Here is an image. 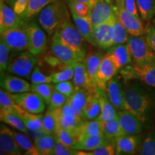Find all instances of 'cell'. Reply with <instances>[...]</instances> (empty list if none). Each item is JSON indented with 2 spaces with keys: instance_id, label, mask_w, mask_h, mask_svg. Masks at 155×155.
I'll return each instance as SVG.
<instances>
[{
  "instance_id": "cell-1",
  "label": "cell",
  "mask_w": 155,
  "mask_h": 155,
  "mask_svg": "<svg viewBox=\"0 0 155 155\" xmlns=\"http://www.w3.org/2000/svg\"><path fill=\"white\" fill-rule=\"evenodd\" d=\"M127 110L137 116L146 127L151 119L153 107L150 95L140 86L133 84L124 90Z\"/></svg>"
},
{
  "instance_id": "cell-2",
  "label": "cell",
  "mask_w": 155,
  "mask_h": 155,
  "mask_svg": "<svg viewBox=\"0 0 155 155\" xmlns=\"http://www.w3.org/2000/svg\"><path fill=\"white\" fill-rule=\"evenodd\" d=\"M70 19V12L63 0H56L39 13L38 22L41 28L50 35L65 21Z\"/></svg>"
},
{
  "instance_id": "cell-3",
  "label": "cell",
  "mask_w": 155,
  "mask_h": 155,
  "mask_svg": "<svg viewBox=\"0 0 155 155\" xmlns=\"http://www.w3.org/2000/svg\"><path fill=\"white\" fill-rule=\"evenodd\" d=\"M36 63L35 55L29 50L15 52L9 57L7 71L11 74L30 79Z\"/></svg>"
},
{
  "instance_id": "cell-4",
  "label": "cell",
  "mask_w": 155,
  "mask_h": 155,
  "mask_svg": "<svg viewBox=\"0 0 155 155\" xmlns=\"http://www.w3.org/2000/svg\"><path fill=\"white\" fill-rule=\"evenodd\" d=\"M52 40L75 49H84L83 42L85 39L75 25L71 22V19L63 22L55 30Z\"/></svg>"
},
{
  "instance_id": "cell-5",
  "label": "cell",
  "mask_w": 155,
  "mask_h": 155,
  "mask_svg": "<svg viewBox=\"0 0 155 155\" xmlns=\"http://www.w3.org/2000/svg\"><path fill=\"white\" fill-rule=\"evenodd\" d=\"M127 44L135 64L143 65L155 62V51L150 47L144 35L130 36Z\"/></svg>"
},
{
  "instance_id": "cell-6",
  "label": "cell",
  "mask_w": 155,
  "mask_h": 155,
  "mask_svg": "<svg viewBox=\"0 0 155 155\" xmlns=\"http://www.w3.org/2000/svg\"><path fill=\"white\" fill-rule=\"evenodd\" d=\"M121 75L127 80L137 79L155 88V62L143 65H128L122 70Z\"/></svg>"
},
{
  "instance_id": "cell-7",
  "label": "cell",
  "mask_w": 155,
  "mask_h": 155,
  "mask_svg": "<svg viewBox=\"0 0 155 155\" xmlns=\"http://www.w3.org/2000/svg\"><path fill=\"white\" fill-rule=\"evenodd\" d=\"M50 50L52 55L65 66L75 62H83L87 55L86 49H75L54 40H52Z\"/></svg>"
},
{
  "instance_id": "cell-8",
  "label": "cell",
  "mask_w": 155,
  "mask_h": 155,
  "mask_svg": "<svg viewBox=\"0 0 155 155\" xmlns=\"http://www.w3.org/2000/svg\"><path fill=\"white\" fill-rule=\"evenodd\" d=\"M23 28L26 31L28 38V50L34 55L42 53L47 45V37L35 21L24 25Z\"/></svg>"
},
{
  "instance_id": "cell-9",
  "label": "cell",
  "mask_w": 155,
  "mask_h": 155,
  "mask_svg": "<svg viewBox=\"0 0 155 155\" xmlns=\"http://www.w3.org/2000/svg\"><path fill=\"white\" fill-rule=\"evenodd\" d=\"M13 99L23 109L33 114H42L45 109L46 102L40 95L33 91L11 94Z\"/></svg>"
},
{
  "instance_id": "cell-10",
  "label": "cell",
  "mask_w": 155,
  "mask_h": 155,
  "mask_svg": "<svg viewBox=\"0 0 155 155\" xmlns=\"http://www.w3.org/2000/svg\"><path fill=\"white\" fill-rule=\"evenodd\" d=\"M116 8V7H115ZM117 18L116 13L107 22L102 23L94 28L93 32V45L108 49L113 47L112 44V30L114 22Z\"/></svg>"
},
{
  "instance_id": "cell-11",
  "label": "cell",
  "mask_w": 155,
  "mask_h": 155,
  "mask_svg": "<svg viewBox=\"0 0 155 155\" xmlns=\"http://www.w3.org/2000/svg\"><path fill=\"white\" fill-rule=\"evenodd\" d=\"M58 121V127L76 130L83 121V118L68 103L61 108L53 109Z\"/></svg>"
},
{
  "instance_id": "cell-12",
  "label": "cell",
  "mask_w": 155,
  "mask_h": 155,
  "mask_svg": "<svg viewBox=\"0 0 155 155\" xmlns=\"http://www.w3.org/2000/svg\"><path fill=\"white\" fill-rule=\"evenodd\" d=\"M116 13L118 19L131 36H142L144 35L145 28L139 19V17L134 15L127 10L125 7L117 8Z\"/></svg>"
},
{
  "instance_id": "cell-13",
  "label": "cell",
  "mask_w": 155,
  "mask_h": 155,
  "mask_svg": "<svg viewBox=\"0 0 155 155\" xmlns=\"http://www.w3.org/2000/svg\"><path fill=\"white\" fill-rule=\"evenodd\" d=\"M1 40L5 42L12 51L18 52L28 50V35L23 27L2 32Z\"/></svg>"
},
{
  "instance_id": "cell-14",
  "label": "cell",
  "mask_w": 155,
  "mask_h": 155,
  "mask_svg": "<svg viewBox=\"0 0 155 155\" xmlns=\"http://www.w3.org/2000/svg\"><path fill=\"white\" fill-rule=\"evenodd\" d=\"M117 118L125 134L139 135L145 127L141 119L128 110H119Z\"/></svg>"
},
{
  "instance_id": "cell-15",
  "label": "cell",
  "mask_w": 155,
  "mask_h": 155,
  "mask_svg": "<svg viewBox=\"0 0 155 155\" xmlns=\"http://www.w3.org/2000/svg\"><path fill=\"white\" fill-rule=\"evenodd\" d=\"M118 71L119 69L116 68L111 55L108 53L104 56L96 75V85L98 88L105 91L108 83L113 78Z\"/></svg>"
},
{
  "instance_id": "cell-16",
  "label": "cell",
  "mask_w": 155,
  "mask_h": 155,
  "mask_svg": "<svg viewBox=\"0 0 155 155\" xmlns=\"http://www.w3.org/2000/svg\"><path fill=\"white\" fill-rule=\"evenodd\" d=\"M25 25L24 19L15 12L10 6L1 2L0 7V31L2 32L11 29L22 28Z\"/></svg>"
},
{
  "instance_id": "cell-17",
  "label": "cell",
  "mask_w": 155,
  "mask_h": 155,
  "mask_svg": "<svg viewBox=\"0 0 155 155\" xmlns=\"http://www.w3.org/2000/svg\"><path fill=\"white\" fill-rule=\"evenodd\" d=\"M115 6L110 5L105 0H96L91 13L93 27L98 26L109 20L115 15Z\"/></svg>"
},
{
  "instance_id": "cell-18",
  "label": "cell",
  "mask_w": 155,
  "mask_h": 155,
  "mask_svg": "<svg viewBox=\"0 0 155 155\" xmlns=\"http://www.w3.org/2000/svg\"><path fill=\"white\" fill-rule=\"evenodd\" d=\"M0 130V152L1 154L10 155H19L23 154V151L17 144L12 134V130L5 124H1Z\"/></svg>"
},
{
  "instance_id": "cell-19",
  "label": "cell",
  "mask_w": 155,
  "mask_h": 155,
  "mask_svg": "<svg viewBox=\"0 0 155 155\" xmlns=\"http://www.w3.org/2000/svg\"><path fill=\"white\" fill-rule=\"evenodd\" d=\"M106 94L109 98L110 101L118 110H127L124 92L122 89L121 83L116 77H114L109 82L105 90Z\"/></svg>"
},
{
  "instance_id": "cell-20",
  "label": "cell",
  "mask_w": 155,
  "mask_h": 155,
  "mask_svg": "<svg viewBox=\"0 0 155 155\" xmlns=\"http://www.w3.org/2000/svg\"><path fill=\"white\" fill-rule=\"evenodd\" d=\"M1 86L11 94H19L30 91L31 85L19 76L9 74L1 75Z\"/></svg>"
},
{
  "instance_id": "cell-21",
  "label": "cell",
  "mask_w": 155,
  "mask_h": 155,
  "mask_svg": "<svg viewBox=\"0 0 155 155\" xmlns=\"http://www.w3.org/2000/svg\"><path fill=\"white\" fill-rule=\"evenodd\" d=\"M141 138L138 135L124 134L116 139V154H134Z\"/></svg>"
},
{
  "instance_id": "cell-22",
  "label": "cell",
  "mask_w": 155,
  "mask_h": 155,
  "mask_svg": "<svg viewBox=\"0 0 155 155\" xmlns=\"http://www.w3.org/2000/svg\"><path fill=\"white\" fill-rule=\"evenodd\" d=\"M104 56L98 52L91 51L85 58L83 63L86 68V73L88 74L89 81L93 88L97 91L98 87L96 85V75L98 73V68Z\"/></svg>"
},
{
  "instance_id": "cell-23",
  "label": "cell",
  "mask_w": 155,
  "mask_h": 155,
  "mask_svg": "<svg viewBox=\"0 0 155 155\" xmlns=\"http://www.w3.org/2000/svg\"><path fill=\"white\" fill-rule=\"evenodd\" d=\"M108 54L119 70L129 65L133 61L130 50L127 43L113 46Z\"/></svg>"
},
{
  "instance_id": "cell-24",
  "label": "cell",
  "mask_w": 155,
  "mask_h": 155,
  "mask_svg": "<svg viewBox=\"0 0 155 155\" xmlns=\"http://www.w3.org/2000/svg\"><path fill=\"white\" fill-rule=\"evenodd\" d=\"M91 91L83 88L75 87L73 94L68 98L67 103L72 107L74 111L83 118V111Z\"/></svg>"
},
{
  "instance_id": "cell-25",
  "label": "cell",
  "mask_w": 155,
  "mask_h": 155,
  "mask_svg": "<svg viewBox=\"0 0 155 155\" xmlns=\"http://www.w3.org/2000/svg\"><path fill=\"white\" fill-rule=\"evenodd\" d=\"M14 111L18 114L24 122L27 129L30 130H43L42 129V118L41 114H33L23 109L19 105L14 108Z\"/></svg>"
},
{
  "instance_id": "cell-26",
  "label": "cell",
  "mask_w": 155,
  "mask_h": 155,
  "mask_svg": "<svg viewBox=\"0 0 155 155\" xmlns=\"http://www.w3.org/2000/svg\"><path fill=\"white\" fill-rule=\"evenodd\" d=\"M96 91L98 94L101 104V114L97 120L104 121L115 119L117 116V112L116 111V108L110 101L105 91L98 88Z\"/></svg>"
},
{
  "instance_id": "cell-27",
  "label": "cell",
  "mask_w": 155,
  "mask_h": 155,
  "mask_svg": "<svg viewBox=\"0 0 155 155\" xmlns=\"http://www.w3.org/2000/svg\"><path fill=\"white\" fill-rule=\"evenodd\" d=\"M74 75L73 78V83L75 87L86 88L91 92H96V90L93 88L89 81L88 74L86 73L83 62H75L73 63Z\"/></svg>"
},
{
  "instance_id": "cell-28",
  "label": "cell",
  "mask_w": 155,
  "mask_h": 155,
  "mask_svg": "<svg viewBox=\"0 0 155 155\" xmlns=\"http://www.w3.org/2000/svg\"><path fill=\"white\" fill-rule=\"evenodd\" d=\"M0 118L2 122L9 125L13 129L28 134V129L26 126L14 109L0 108Z\"/></svg>"
},
{
  "instance_id": "cell-29",
  "label": "cell",
  "mask_w": 155,
  "mask_h": 155,
  "mask_svg": "<svg viewBox=\"0 0 155 155\" xmlns=\"http://www.w3.org/2000/svg\"><path fill=\"white\" fill-rule=\"evenodd\" d=\"M101 114V104L98 94L91 92L83 111V119L87 120L97 119Z\"/></svg>"
},
{
  "instance_id": "cell-30",
  "label": "cell",
  "mask_w": 155,
  "mask_h": 155,
  "mask_svg": "<svg viewBox=\"0 0 155 155\" xmlns=\"http://www.w3.org/2000/svg\"><path fill=\"white\" fill-rule=\"evenodd\" d=\"M79 139L84 137L104 136L101 121L97 119L83 121L77 129Z\"/></svg>"
},
{
  "instance_id": "cell-31",
  "label": "cell",
  "mask_w": 155,
  "mask_h": 155,
  "mask_svg": "<svg viewBox=\"0 0 155 155\" xmlns=\"http://www.w3.org/2000/svg\"><path fill=\"white\" fill-rule=\"evenodd\" d=\"M73 19L79 32L82 35L85 40L93 45V32H94V27H93L91 16L89 17H79L76 15L71 13Z\"/></svg>"
},
{
  "instance_id": "cell-32",
  "label": "cell",
  "mask_w": 155,
  "mask_h": 155,
  "mask_svg": "<svg viewBox=\"0 0 155 155\" xmlns=\"http://www.w3.org/2000/svg\"><path fill=\"white\" fill-rule=\"evenodd\" d=\"M104 136L108 141L115 143L116 139L125 134L122 130L117 116L109 121H101Z\"/></svg>"
},
{
  "instance_id": "cell-33",
  "label": "cell",
  "mask_w": 155,
  "mask_h": 155,
  "mask_svg": "<svg viewBox=\"0 0 155 155\" xmlns=\"http://www.w3.org/2000/svg\"><path fill=\"white\" fill-rule=\"evenodd\" d=\"M108 141L104 136L100 137H84L79 139L78 143L73 147L74 150L84 151V152H91L96 147Z\"/></svg>"
},
{
  "instance_id": "cell-34",
  "label": "cell",
  "mask_w": 155,
  "mask_h": 155,
  "mask_svg": "<svg viewBox=\"0 0 155 155\" xmlns=\"http://www.w3.org/2000/svg\"><path fill=\"white\" fill-rule=\"evenodd\" d=\"M56 141L55 134H45L34 140L35 144L40 155H52Z\"/></svg>"
},
{
  "instance_id": "cell-35",
  "label": "cell",
  "mask_w": 155,
  "mask_h": 155,
  "mask_svg": "<svg viewBox=\"0 0 155 155\" xmlns=\"http://www.w3.org/2000/svg\"><path fill=\"white\" fill-rule=\"evenodd\" d=\"M12 134L16 139L19 147L22 149L25 154L29 155H40L39 152L37 150L35 142L33 143L30 137L25 133L19 132L15 130H12Z\"/></svg>"
},
{
  "instance_id": "cell-36",
  "label": "cell",
  "mask_w": 155,
  "mask_h": 155,
  "mask_svg": "<svg viewBox=\"0 0 155 155\" xmlns=\"http://www.w3.org/2000/svg\"><path fill=\"white\" fill-rule=\"evenodd\" d=\"M56 139L61 141L65 146L73 147L79 141V136L76 130L65 129V128L58 127L55 132Z\"/></svg>"
},
{
  "instance_id": "cell-37",
  "label": "cell",
  "mask_w": 155,
  "mask_h": 155,
  "mask_svg": "<svg viewBox=\"0 0 155 155\" xmlns=\"http://www.w3.org/2000/svg\"><path fill=\"white\" fill-rule=\"evenodd\" d=\"M55 1L56 0H30L26 10L20 17L24 20L32 18L35 15L39 14L45 7Z\"/></svg>"
},
{
  "instance_id": "cell-38",
  "label": "cell",
  "mask_w": 155,
  "mask_h": 155,
  "mask_svg": "<svg viewBox=\"0 0 155 155\" xmlns=\"http://www.w3.org/2000/svg\"><path fill=\"white\" fill-rule=\"evenodd\" d=\"M137 152L141 155H155V131L147 133L140 139Z\"/></svg>"
},
{
  "instance_id": "cell-39",
  "label": "cell",
  "mask_w": 155,
  "mask_h": 155,
  "mask_svg": "<svg viewBox=\"0 0 155 155\" xmlns=\"http://www.w3.org/2000/svg\"><path fill=\"white\" fill-rule=\"evenodd\" d=\"M129 34L128 33L126 28L117 17L114 22L113 30H112V44H113V46L127 43L128 39L129 38Z\"/></svg>"
},
{
  "instance_id": "cell-40",
  "label": "cell",
  "mask_w": 155,
  "mask_h": 155,
  "mask_svg": "<svg viewBox=\"0 0 155 155\" xmlns=\"http://www.w3.org/2000/svg\"><path fill=\"white\" fill-rule=\"evenodd\" d=\"M137 8L141 18L150 21L155 16V0H137Z\"/></svg>"
},
{
  "instance_id": "cell-41",
  "label": "cell",
  "mask_w": 155,
  "mask_h": 155,
  "mask_svg": "<svg viewBox=\"0 0 155 155\" xmlns=\"http://www.w3.org/2000/svg\"><path fill=\"white\" fill-rule=\"evenodd\" d=\"M31 91H33L40 95L46 102L49 104L53 93L55 91V86L50 83H39L31 85Z\"/></svg>"
},
{
  "instance_id": "cell-42",
  "label": "cell",
  "mask_w": 155,
  "mask_h": 155,
  "mask_svg": "<svg viewBox=\"0 0 155 155\" xmlns=\"http://www.w3.org/2000/svg\"><path fill=\"white\" fill-rule=\"evenodd\" d=\"M68 5L71 10V13H73L79 17L91 16L92 7L88 4L75 0H68Z\"/></svg>"
},
{
  "instance_id": "cell-43",
  "label": "cell",
  "mask_w": 155,
  "mask_h": 155,
  "mask_svg": "<svg viewBox=\"0 0 155 155\" xmlns=\"http://www.w3.org/2000/svg\"><path fill=\"white\" fill-rule=\"evenodd\" d=\"M58 128L57 118L53 110L48 108L42 118V129L48 134H55Z\"/></svg>"
},
{
  "instance_id": "cell-44",
  "label": "cell",
  "mask_w": 155,
  "mask_h": 155,
  "mask_svg": "<svg viewBox=\"0 0 155 155\" xmlns=\"http://www.w3.org/2000/svg\"><path fill=\"white\" fill-rule=\"evenodd\" d=\"M73 75H74V68L73 63L66 65L61 71L52 73L50 76L52 78V83H57L71 80L73 79Z\"/></svg>"
},
{
  "instance_id": "cell-45",
  "label": "cell",
  "mask_w": 155,
  "mask_h": 155,
  "mask_svg": "<svg viewBox=\"0 0 155 155\" xmlns=\"http://www.w3.org/2000/svg\"><path fill=\"white\" fill-rule=\"evenodd\" d=\"M84 155H114L116 154V145L112 141L104 143L91 152H85L80 150V154Z\"/></svg>"
},
{
  "instance_id": "cell-46",
  "label": "cell",
  "mask_w": 155,
  "mask_h": 155,
  "mask_svg": "<svg viewBox=\"0 0 155 155\" xmlns=\"http://www.w3.org/2000/svg\"><path fill=\"white\" fill-rule=\"evenodd\" d=\"M10 48L2 40H0V71L1 75L7 71L9 59L10 57Z\"/></svg>"
},
{
  "instance_id": "cell-47",
  "label": "cell",
  "mask_w": 155,
  "mask_h": 155,
  "mask_svg": "<svg viewBox=\"0 0 155 155\" xmlns=\"http://www.w3.org/2000/svg\"><path fill=\"white\" fill-rule=\"evenodd\" d=\"M18 106L9 93L2 88L0 90V108L14 109Z\"/></svg>"
},
{
  "instance_id": "cell-48",
  "label": "cell",
  "mask_w": 155,
  "mask_h": 155,
  "mask_svg": "<svg viewBox=\"0 0 155 155\" xmlns=\"http://www.w3.org/2000/svg\"><path fill=\"white\" fill-rule=\"evenodd\" d=\"M30 81L32 84H39V83H53L51 76L45 75L42 73L39 66H35L30 76Z\"/></svg>"
},
{
  "instance_id": "cell-49",
  "label": "cell",
  "mask_w": 155,
  "mask_h": 155,
  "mask_svg": "<svg viewBox=\"0 0 155 155\" xmlns=\"http://www.w3.org/2000/svg\"><path fill=\"white\" fill-rule=\"evenodd\" d=\"M68 97L55 89L49 103L50 109H56L63 106L67 103Z\"/></svg>"
},
{
  "instance_id": "cell-50",
  "label": "cell",
  "mask_w": 155,
  "mask_h": 155,
  "mask_svg": "<svg viewBox=\"0 0 155 155\" xmlns=\"http://www.w3.org/2000/svg\"><path fill=\"white\" fill-rule=\"evenodd\" d=\"M79 154L80 150H74L72 147L65 146L56 139L55 147L52 155H79Z\"/></svg>"
},
{
  "instance_id": "cell-51",
  "label": "cell",
  "mask_w": 155,
  "mask_h": 155,
  "mask_svg": "<svg viewBox=\"0 0 155 155\" xmlns=\"http://www.w3.org/2000/svg\"><path fill=\"white\" fill-rule=\"evenodd\" d=\"M55 89L68 98L75 91V86L73 82L70 81H66L56 83L55 85Z\"/></svg>"
},
{
  "instance_id": "cell-52",
  "label": "cell",
  "mask_w": 155,
  "mask_h": 155,
  "mask_svg": "<svg viewBox=\"0 0 155 155\" xmlns=\"http://www.w3.org/2000/svg\"><path fill=\"white\" fill-rule=\"evenodd\" d=\"M144 37L150 47L155 51V25L148 24L145 27Z\"/></svg>"
},
{
  "instance_id": "cell-53",
  "label": "cell",
  "mask_w": 155,
  "mask_h": 155,
  "mask_svg": "<svg viewBox=\"0 0 155 155\" xmlns=\"http://www.w3.org/2000/svg\"><path fill=\"white\" fill-rule=\"evenodd\" d=\"M30 0H17L13 5L12 9L18 15H22L26 10Z\"/></svg>"
},
{
  "instance_id": "cell-54",
  "label": "cell",
  "mask_w": 155,
  "mask_h": 155,
  "mask_svg": "<svg viewBox=\"0 0 155 155\" xmlns=\"http://www.w3.org/2000/svg\"><path fill=\"white\" fill-rule=\"evenodd\" d=\"M124 7L131 13H132L136 16L139 17V10L137 5V0H125Z\"/></svg>"
},
{
  "instance_id": "cell-55",
  "label": "cell",
  "mask_w": 155,
  "mask_h": 155,
  "mask_svg": "<svg viewBox=\"0 0 155 155\" xmlns=\"http://www.w3.org/2000/svg\"><path fill=\"white\" fill-rule=\"evenodd\" d=\"M124 1L125 0H115L116 7L117 8H121V7H124Z\"/></svg>"
},
{
  "instance_id": "cell-56",
  "label": "cell",
  "mask_w": 155,
  "mask_h": 155,
  "mask_svg": "<svg viewBox=\"0 0 155 155\" xmlns=\"http://www.w3.org/2000/svg\"><path fill=\"white\" fill-rule=\"evenodd\" d=\"M75 1H78V2H85V3H87L89 5L91 6V7H94V4H95V2H96V0H75Z\"/></svg>"
},
{
  "instance_id": "cell-57",
  "label": "cell",
  "mask_w": 155,
  "mask_h": 155,
  "mask_svg": "<svg viewBox=\"0 0 155 155\" xmlns=\"http://www.w3.org/2000/svg\"><path fill=\"white\" fill-rule=\"evenodd\" d=\"M16 1H17V0H5V3L7 4V5H8L9 6H10L12 8L13 5H14V4Z\"/></svg>"
},
{
  "instance_id": "cell-58",
  "label": "cell",
  "mask_w": 155,
  "mask_h": 155,
  "mask_svg": "<svg viewBox=\"0 0 155 155\" xmlns=\"http://www.w3.org/2000/svg\"><path fill=\"white\" fill-rule=\"evenodd\" d=\"M106 2L110 4V5H112V0H105Z\"/></svg>"
},
{
  "instance_id": "cell-59",
  "label": "cell",
  "mask_w": 155,
  "mask_h": 155,
  "mask_svg": "<svg viewBox=\"0 0 155 155\" xmlns=\"http://www.w3.org/2000/svg\"><path fill=\"white\" fill-rule=\"evenodd\" d=\"M153 23L155 25V16L154 17V18H153Z\"/></svg>"
}]
</instances>
